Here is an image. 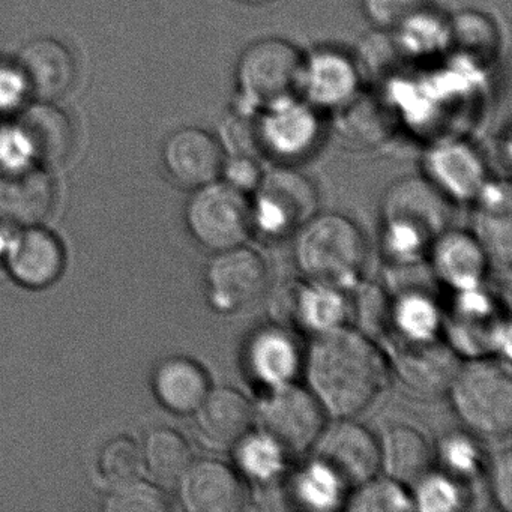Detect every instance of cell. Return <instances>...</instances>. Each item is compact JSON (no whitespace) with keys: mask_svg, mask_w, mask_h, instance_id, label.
<instances>
[{"mask_svg":"<svg viewBox=\"0 0 512 512\" xmlns=\"http://www.w3.org/2000/svg\"><path fill=\"white\" fill-rule=\"evenodd\" d=\"M305 374L308 389L326 415L344 419L355 418L377 400L388 382L389 367L367 334L346 325L314 335Z\"/></svg>","mask_w":512,"mask_h":512,"instance_id":"cell-1","label":"cell"},{"mask_svg":"<svg viewBox=\"0 0 512 512\" xmlns=\"http://www.w3.org/2000/svg\"><path fill=\"white\" fill-rule=\"evenodd\" d=\"M454 203L424 176H404L383 194L382 244L392 265L421 263L448 230Z\"/></svg>","mask_w":512,"mask_h":512,"instance_id":"cell-2","label":"cell"},{"mask_svg":"<svg viewBox=\"0 0 512 512\" xmlns=\"http://www.w3.org/2000/svg\"><path fill=\"white\" fill-rule=\"evenodd\" d=\"M368 247L355 221L317 212L296 232V265L308 281L353 290L361 284Z\"/></svg>","mask_w":512,"mask_h":512,"instance_id":"cell-3","label":"cell"},{"mask_svg":"<svg viewBox=\"0 0 512 512\" xmlns=\"http://www.w3.org/2000/svg\"><path fill=\"white\" fill-rule=\"evenodd\" d=\"M302 53L281 37H263L245 46L235 65L233 104L257 113L299 95Z\"/></svg>","mask_w":512,"mask_h":512,"instance_id":"cell-4","label":"cell"},{"mask_svg":"<svg viewBox=\"0 0 512 512\" xmlns=\"http://www.w3.org/2000/svg\"><path fill=\"white\" fill-rule=\"evenodd\" d=\"M448 391L455 412L476 433L502 437L511 431L512 377L502 359H470L458 367Z\"/></svg>","mask_w":512,"mask_h":512,"instance_id":"cell-5","label":"cell"},{"mask_svg":"<svg viewBox=\"0 0 512 512\" xmlns=\"http://www.w3.org/2000/svg\"><path fill=\"white\" fill-rule=\"evenodd\" d=\"M326 133V115L299 95L256 113L260 157L274 164L298 166L319 152Z\"/></svg>","mask_w":512,"mask_h":512,"instance_id":"cell-6","label":"cell"},{"mask_svg":"<svg viewBox=\"0 0 512 512\" xmlns=\"http://www.w3.org/2000/svg\"><path fill=\"white\" fill-rule=\"evenodd\" d=\"M251 200L253 227L269 238L298 232L319 212L316 184L298 166L274 164L265 169Z\"/></svg>","mask_w":512,"mask_h":512,"instance_id":"cell-7","label":"cell"},{"mask_svg":"<svg viewBox=\"0 0 512 512\" xmlns=\"http://www.w3.org/2000/svg\"><path fill=\"white\" fill-rule=\"evenodd\" d=\"M185 218L193 238L215 253L245 244L253 229L250 196L221 179L194 190Z\"/></svg>","mask_w":512,"mask_h":512,"instance_id":"cell-8","label":"cell"},{"mask_svg":"<svg viewBox=\"0 0 512 512\" xmlns=\"http://www.w3.org/2000/svg\"><path fill=\"white\" fill-rule=\"evenodd\" d=\"M364 91L355 52L334 44H320L302 53L299 97L323 115H335Z\"/></svg>","mask_w":512,"mask_h":512,"instance_id":"cell-9","label":"cell"},{"mask_svg":"<svg viewBox=\"0 0 512 512\" xmlns=\"http://www.w3.org/2000/svg\"><path fill=\"white\" fill-rule=\"evenodd\" d=\"M256 416L289 454L311 451L326 425V412L313 392L296 382L266 389Z\"/></svg>","mask_w":512,"mask_h":512,"instance_id":"cell-10","label":"cell"},{"mask_svg":"<svg viewBox=\"0 0 512 512\" xmlns=\"http://www.w3.org/2000/svg\"><path fill=\"white\" fill-rule=\"evenodd\" d=\"M422 176L452 203H473L490 179V166L470 140L446 136L425 149Z\"/></svg>","mask_w":512,"mask_h":512,"instance_id":"cell-11","label":"cell"},{"mask_svg":"<svg viewBox=\"0 0 512 512\" xmlns=\"http://www.w3.org/2000/svg\"><path fill=\"white\" fill-rule=\"evenodd\" d=\"M268 283L265 259L245 244L218 251L206 269V295L211 307L221 314L250 307L265 293Z\"/></svg>","mask_w":512,"mask_h":512,"instance_id":"cell-12","label":"cell"},{"mask_svg":"<svg viewBox=\"0 0 512 512\" xmlns=\"http://www.w3.org/2000/svg\"><path fill=\"white\" fill-rule=\"evenodd\" d=\"M311 451L353 490L380 472L379 440L353 418L325 425Z\"/></svg>","mask_w":512,"mask_h":512,"instance_id":"cell-13","label":"cell"},{"mask_svg":"<svg viewBox=\"0 0 512 512\" xmlns=\"http://www.w3.org/2000/svg\"><path fill=\"white\" fill-rule=\"evenodd\" d=\"M274 314L278 325L319 335L346 326L350 305L344 290L307 281L284 287L275 299Z\"/></svg>","mask_w":512,"mask_h":512,"instance_id":"cell-14","label":"cell"},{"mask_svg":"<svg viewBox=\"0 0 512 512\" xmlns=\"http://www.w3.org/2000/svg\"><path fill=\"white\" fill-rule=\"evenodd\" d=\"M224 158L226 152L217 134L199 127L175 131L163 146V163L169 175L193 190L220 179Z\"/></svg>","mask_w":512,"mask_h":512,"instance_id":"cell-15","label":"cell"},{"mask_svg":"<svg viewBox=\"0 0 512 512\" xmlns=\"http://www.w3.org/2000/svg\"><path fill=\"white\" fill-rule=\"evenodd\" d=\"M56 185L37 164L0 170V221L34 227L52 215Z\"/></svg>","mask_w":512,"mask_h":512,"instance_id":"cell-16","label":"cell"},{"mask_svg":"<svg viewBox=\"0 0 512 512\" xmlns=\"http://www.w3.org/2000/svg\"><path fill=\"white\" fill-rule=\"evenodd\" d=\"M178 485L182 505L190 512H236L247 502L241 475L223 461H193Z\"/></svg>","mask_w":512,"mask_h":512,"instance_id":"cell-17","label":"cell"},{"mask_svg":"<svg viewBox=\"0 0 512 512\" xmlns=\"http://www.w3.org/2000/svg\"><path fill=\"white\" fill-rule=\"evenodd\" d=\"M244 365L248 377L265 391L295 382L302 358L292 329L278 323L257 329L245 344Z\"/></svg>","mask_w":512,"mask_h":512,"instance_id":"cell-18","label":"cell"},{"mask_svg":"<svg viewBox=\"0 0 512 512\" xmlns=\"http://www.w3.org/2000/svg\"><path fill=\"white\" fill-rule=\"evenodd\" d=\"M17 67L28 86L29 95L55 103L70 92L76 82L77 67L73 53L61 41L38 38L23 47Z\"/></svg>","mask_w":512,"mask_h":512,"instance_id":"cell-19","label":"cell"},{"mask_svg":"<svg viewBox=\"0 0 512 512\" xmlns=\"http://www.w3.org/2000/svg\"><path fill=\"white\" fill-rule=\"evenodd\" d=\"M200 437L209 448L229 451L248 431L253 430L256 409L239 389L211 388L196 410Z\"/></svg>","mask_w":512,"mask_h":512,"instance_id":"cell-20","label":"cell"},{"mask_svg":"<svg viewBox=\"0 0 512 512\" xmlns=\"http://www.w3.org/2000/svg\"><path fill=\"white\" fill-rule=\"evenodd\" d=\"M428 257L434 277L455 292L481 287L490 268L476 236L461 230L448 229L437 236Z\"/></svg>","mask_w":512,"mask_h":512,"instance_id":"cell-21","label":"cell"},{"mask_svg":"<svg viewBox=\"0 0 512 512\" xmlns=\"http://www.w3.org/2000/svg\"><path fill=\"white\" fill-rule=\"evenodd\" d=\"M7 263L23 286L44 289L59 280L65 268V251L53 233L29 227L8 245Z\"/></svg>","mask_w":512,"mask_h":512,"instance_id":"cell-22","label":"cell"},{"mask_svg":"<svg viewBox=\"0 0 512 512\" xmlns=\"http://www.w3.org/2000/svg\"><path fill=\"white\" fill-rule=\"evenodd\" d=\"M28 143L35 164L58 166L74 148V128L64 110L40 101L20 113L14 122Z\"/></svg>","mask_w":512,"mask_h":512,"instance_id":"cell-23","label":"cell"},{"mask_svg":"<svg viewBox=\"0 0 512 512\" xmlns=\"http://www.w3.org/2000/svg\"><path fill=\"white\" fill-rule=\"evenodd\" d=\"M401 344L403 347L395 353V367L404 383L424 394H437L449 388L460 367L454 352L437 340Z\"/></svg>","mask_w":512,"mask_h":512,"instance_id":"cell-24","label":"cell"},{"mask_svg":"<svg viewBox=\"0 0 512 512\" xmlns=\"http://www.w3.org/2000/svg\"><path fill=\"white\" fill-rule=\"evenodd\" d=\"M389 32L407 62L434 61L451 50V16L431 0Z\"/></svg>","mask_w":512,"mask_h":512,"instance_id":"cell-25","label":"cell"},{"mask_svg":"<svg viewBox=\"0 0 512 512\" xmlns=\"http://www.w3.org/2000/svg\"><path fill=\"white\" fill-rule=\"evenodd\" d=\"M380 470L403 485H413L427 475L434 454L427 437L410 425H394L379 440Z\"/></svg>","mask_w":512,"mask_h":512,"instance_id":"cell-26","label":"cell"},{"mask_svg":"<svg viewBox=\"0 0 512 512\" xmlns=\"http://www.w3.org/2000/svg\"><path fill=\"white\" fill-rule=\"evenodd\" d=\"M154 391L166 409L181 415L194 413L211 391L208 373L190 358L166 359L154 374Z\"/></svg>","mask_w":512,"mask_h":512,"instance_id":"cell-27","label":"cell"},{"mask_svg":"<svg viewBox=\"0 0 512 512\" xmlns=\"http://www.w3.org/2000/svg\"><path fill=\"white\" fill-rule=\"evenodd\" d=\"M289 494L298 508L331 512L344 508L349 488L328 464L311 457L290 479Z\"/></svg>","mask_w":512,"mask_h":512,"instance_id":"cell-28","label":"cell"},{"mask_svg":"<svg viewBox=\"0 0 512 512\" xmlns=\"http://www.w3.org/2000/svg\"><path fill=\"white\" fill-rule=\"evenodd\" d=\"M389 319L392 329L404 343H428L437 340L443 326L439 305L430 293L419 287H407L395 296Z\"/></svg>","mask_w":512,"mask_h":512,"instance_id":"cell-29","label":"cell"},{"mask_svg":"<svg viewBox=\"0 0 512 512\" xmlns=\"http://www.w3.org/2000/svg\"><path fill=\"white\" fill-rule=\"evenodd\" d=\"M230 451L236 472L257 487L275 484L286 472L289 452L262 428L248 431Z\"/></svg>","mask_w":512,"mask_h":512,"instance_id":"cell-30","label":"cell"},{"mask_svg":"<svg viewBox=\"0 0 512 512\" xmlns=\"http://www.w3.org/2000/svg\"><path fill=\"white\" fill-rule=\"evenodd\" d=\"M499 28L488 14L466 10L451 16V50L473 67L490 64L500 50Z\"/></svg>","mask_w":512,"mask_h":512,"instance_id":"cell-31","label":"cell"},{"mask_svg":"<svg viewBox=\"0 0 512 512\" xmlns=\"http://www.w3.org/2000/svg\"><path fill=\"white\" fill-rule=\"evenodd\" d=\"M143 463L155 481L163 485L178 484L194 461L188 440L173 428H157L146 437Z\"/></svg>","mask_w":512,"mask_h":512,"instance_id":"cell-32","label":"cell"},{"mask_svg":"<svg viewBox=\"0 0 512 512\" xmlns=\"http://www.w3.org/2000/svg\"><path fill=\"white\" fill-rule=\"evenodd\" d=\"M344 509L350 512H403L415 508L406 485L386 475H376L353 488Z\"/></svg>","mask_w":512,"mask_h":512,"instance_id":"cell-33","label":"cell"},{"mask_svg":"<svg viewBox=\"0 0 512 512\" xmlns=\"http://www.w3.org/2000/svg\"><path fill=\"white\" fill-rule=\"evenodd\" d=\"M475 236L484 250L488 265L509 277L512 259L511 212L476 211Z\"/></svg>","mask_w":512,"mask_h":512,"instance_id":"cell-34","label":"cell"},{"mask_svg":"<svg viewBox=\"0 0 512 512\" xmlns=\"http://www.w3.org/2000/svg\"><path fill=\"white\" fill-rule=\"evenodd\" d=\"M413 508L422 512H454L464 508L463 482L445 472H430L412 485Z\"/></svg>","mask_w":512,"mask_h":512,"instance_id":"cell-35","label":"cell"},{"mask_svg":"<svg viewBox=\"0 0 512 512\" xmlns=\"http://www.w3.org/2000/svg\"><path fill=\"white\" fill-rule=\"evenodd\" d=\"M439 458L443 472L458 481L478 478L484 467V455L478 442L469 434L451 433L440 440Z\"/></svg>","mask_w":512,"mask_h":512,"instance_id":"cell-36","label":"cell"},{"mask_svg":"<svg viewBox=\"0 0 512 512\" xmlns=\"http://www.w3.org/2000/svg\"><path fill=\"white\" fill-rule=\"evenodd\" d=\"M142 466V451L130 437L121 436L110 440L100 455L101 475L113 487L139 478Z\"/></svg>","mask_w":512,"mask_h":512,"instance_id":"cell-37","label":"cell"},{"mask_svg":"<svg viewBox=\"0 0 512 512\" xmlns=\"http://www.w3.org/2000/svg\"><path fill=\"white\" fill-rule=\"evenodd\" d=\"M104 509L107 512H164L169 509V500L157 485L134 479L115 485Z\"/></svg>","mask_w":512,"mask_h":512,"instance_id":"cell-38","label":"cell"},{"mask_svg":"<svg viewBox=\"0 0 512 512\" xmlns=\"http://www.w3.org/2000/svg\"><path fill=\"white\" fill-rule=\"evenodd\" d=\"M263 158L253 154H227L221 169V181L241 193L251 194L259 187L265 167Z\"/></svg>","mask_w":512,"mask_h":512,"instance_id":"cell-39","label":"cell"},{"mask_svg":"<svg viewBox=\"0 0 512 512\" xmlns=\"http://www.w3.org/2000/svg\"><path fill=\"white\" fill-rule=\"evenodd\" d=\"M428 2L430 0H361V10L374 29L392 31Z\"/></svg>","mask_w":512,"mask_h":512,"instance_id":"cell-40","label":"cell"},{"mask_svg":"<svg viewBox=\"0 0 512 512\" xmlns=\"http://www.w3.org/2000/svg\"><path fill=\"white\" fill-rule=\"evenodd\" d=\"M29 97L28 86L17 64L0 65V115L22 109Z\"/></svg>","mask_w":512,"mask_h":512,"instance_id":"cell-41","label":"cell"},{"mask_svg":"<svg viewBox=\"0 0 512 512\" xmlns=\"http://www.w3.org/2000/svg\"><path fill=\"white\" fill-rule=\"evenodd\" d=\"M32 164H35L34 158L17 125L11 124L0 130V170L19 169Z\"/></svg>","mask_w":512,"mask_h":512,"instance_id":"cell-42","label":"cell"},{"mask_svg":"<svg viewBox=\"0 0 512 512\" xmlns=\"http://www.w3.org/2000/svg\"><path fill=\"white\" fill-rule=\"evenodd\" d=\"M490 487L494 502L502 511H512V457L511 451L497 454L491 460Z\"/></svg>","mask_w":512,"mask_h":512,"instance_id":"cell-43","label":"cell"},{"mask_svg":"<svg viewBox=\"0 0 512 512\" xmlns=\"http://www.w3.org/2000/svg\"><path fill=\"white\" fill-rule=\"evenodd\" d=\"M242 4L250 5V7H263V5L271 4L274 0H239Z\"/></svg>","mask_w":512,"mask_h":512,"instance_id":"cell-44","label":"cell"},{"mask_svg":"<svg viewBox=\"0 0 512 512\" xmlns=\"http://www.w3.org/2000/svg\"><path fill=\"white\" fill-rule=\"evenodd\" d=\"M4 247H5L4 239H2V236H0V259H2V254H4Z\"/></svg>","mask_w":512,"mask_h":512,"instance_id":"cell-45","label":"cell"}]
</instances>
